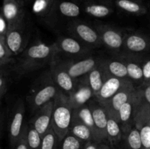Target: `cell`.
I'll return each instance as SVG.
<instances>
[{
    "label": "cell",
    "mask_w": 150,
    "mask_h": 149,
    "mask_svg": "<svg viewBox=\"0 0 150 149\" xmlns=\"http://www.w3.org/2000/svg\"><path fill=\"white\" fill-rule=\"evenodd\" d=\"M73 116L80 120L82 123H83L85 125L87 126L92 130L94 134V137H95V142L98 143V134H97L92 112L89 105H85L78 109L73 110Z\"/></svg>",
    "instance_id": "27"
},
{
    "label": "cell",
    "mask_w": 150,
    "mask_h": 149,
    "mask_svg": "<svg viewBox=\"0 0 150 149\" xmlns=\"http://www.w3.org/2000/svg\"><path fill=\"white\" fill-rule=\"evenodd\" d=\"M143 93V89H136L130 99L120 108L119 110V119L122 129L125 134L130 129V123L133 122L136 106Z\"/></svg>",
    "instance_id": "15"
},
{
    "label": "cell",
    "mask_w": 150,
    "mask_h": 149,
    "mask_svg": "<svg viewBox=\"0 0 150 149\" xmlns=\"http://www.w3.org/2000/svg\"><path fill=\"white\" fill-rule=\"evenodd\" d=\"M136 90L132 80L127 79L118 92L105 105H103L105 107L108 113L115 118L119 122V110L120 108L131 98Z\"/></svg>",
    "instance_id": "10"
},
{
    "label": "cell",
    "mask_w": 150,
    "mask_h": 149,
    "mask_svg": "<svg viewBox=\"0 0 150 149\" xmlns=\"http://www.w3.org/2000/svg\"><path fill=\"white\" fill-rule=\"evenodd\" d=\"M16 1H17L18 2L21 4V5L23 6V7H24L25 3H24V1H23V0H16Z\"/></svg>",
    "instance_id": "45"
},
{
    "label": "cell",
    "mask_w": 150,
    "mask_h": 149,
    "mask_svg": "<svg viewBox=\"0 0 150 149\" xmlns=\"http://www.w3.org/2000/svg\"><path fill=\"white\" fill-rule=\"evenodd\" d=\"M127 67V76L130 80L136 82L143 83V70H142V64L141 65L137 61L132 59H128L126 58L124 61Z\"/></svg>",
    "instance_id": "29"
},
{
    "label": "cell",
    "mask_w": 150,
    "mask_h": 149,
    "mask_svg": "<svg viewBox=\"0 0 150 149\" xmlns=\"http://www.w3.org/2000/svg\"><path fill=\"white\" fill-rule=\"evenodd\" d=\"M7 90V87L0 89V100H1V98H2V96L4 95V93H6Z\"/></svg>",
    "instance_id": "43"
},
{
    "label": "cell",
    "mask_w": 150,
    "mask_h": 149,
    "mask_svg": "<svg viewBox=\"0 0 150 149\" xmlns=\"http://www.w3.org/2000/svg\"><path fill=\"white\" fill-rule=\"evenodd\" d=\"M150 121V105L144 99L143 93L139 99L133 116V125L137 129H140Z\"/></svg>",
    "instance_id": "23"
},
{
    "label": "cell",
    "mask_w": 150,
    "mask_h": 149,
    "mask_svg": "<svg viewBox=\"0 0 150 149\" xmlns=\"http://www.w3.org/2000/svg\"><path fill=\"white\" fill-rule=\"evenodd\" d=\"M54 43L59 53H62L76 58L89 56L92 50V48L72 36L59 37Z\"/></svg>",
    "instance_id": "7"
},
{
    "label": "cell",
    "mask_w": 150,
    "mask_h": 149,
    "mask_svg": "<svg viewBox=\"0 0 150 149\" xmlns=\"http://www.w3.org/2000/svg\"><path fill=\"white\" fill-rule=\"evenodd\" d=\"M143 97L144 99L150 105V84L145 86L143 89Z\"/></svg>",
    "instance_id": "41"
},
{
    "label": "cell",
    "mask_w": 150,
    "mask_h": 149,
    "mask_svg": "<svg viewBox=\"0 0 150 149\" xmlns=\"http://www.w3.org/2000/svg\"><path fill=\"white\" fill-rule=\"evenodd\" d=\"M101 64L109 76H113L121 79H127L128 77L127 67L124 61L111 59H102Z\"/></svg>",
    "instance_id": "25"
},
{
    "label": "cell",
    "mask_w": 150,
    "mask_h": 149,
    "mask_svg": "<svg viewBox=\"0 0 150 149\" xmlns=\"http://www.w3.org/2000/svg\"><path fill=\"white\" fill-rule=\"evenodd\" d=\"M49 72L60 90L67 96L73 92L76 84V79L73 78L57 58L50 64Z\"/></svg>",
    "instance_id": "9"
},
{
    "label": "cell",
    "mask_w": 150,
    "mask_h": 149,
    "mask_svg": "<svg viewBox=\"0 0 150 149\" xmlns=\"http://www.w3.org/2000/svg\"><path fill=\"white\" fill-rule=\"evenodd\" d=\"M1 13L7 21L8 29L26 22L23 7L16 0H3Z\"/></svg>",
    "instance_id": "14"
},
{
    "label": "cell",
    "mask_w": 150,
    "mask_h": 149,
    "mask_svg": "<svg viewBox=\"0 0 150 149\" xmlns=\"http://www.w3.org/2000/svg\"><path fill=\"white\" fill-rule=\"evenodd\" d=\"M83 10L91 17L101 18L112 14L114 6L110 0H85Z\"/></svg>",
    "instance_id": "19"
},
{
    "label": "cell",
    "mask_w": 150,
    "mask_h": 149,
    "mask_svg": "<svg viewBox=\"0 0 150 149\" xmlns=\"http://www.w3.org/2000/svg\"><path fill=\"white\" fill-rule=\"evenodd\" d=\"M67 28L70 36L89 48H94L103 45L97 29L85 22L79 20H72L67 23Z\"/></svg>",
    "instance_id": "4"
},
{
    "label": "cell",
    "mask_w": 150,
    "mask_h": 149,
    "mask_svg": "<svg viewBox=\"0 0 150 149\" xmlns=\"http://www.w3.org/2000/svg\"><path fill=\"white\" fill-rule=\"evenodd\" d=\"M100 149H111L109 146L105 144H100Z\"/></svg>",
    "instance_id": "44"
},
{
    "label": "cell",
    "mask_w": 150,
    "mask_h": 149,
    "mask_svg": "<svg viewBox=\"0 0 150 149\" xmlns=\"http://www.w3.org/2000/svg\"><path fill=\"white\" fill-rule=\"evenodd\" d=\"M143 70V85L144 86L150 84V59H147L142 64Z\"/></svg>",
    "instance_id": "36"
},
{
    "label": "cell",
    "mask_w": 150,
    "mask_h": 149,
    "mask_svg": "<svg viewBox=\"0 0 150 149\" xmlns=\"http://www.w3.org/2000/svg\"><path fill=\"white\" fill-rule=\"evenodd\" d=\"M26 112L25 102L23 98L20 97L15 103L12 111L11 118L9 125V138L12 147L15 148L18 141L20 140L24 131V117Z\"/></svg>",
    "instance_id": "5"
},
{
    "label": "cell",
    "mask_w": 150,
    "mask_h": 149,
    "mask_svg": "<svg viewBox=\"0 0 150 149\" xmlns=\"http://www.w3.org/2000/svg\"><path fill=\"white\" fill-rule=\"evenodd\" d=\"M89 107L92 112L94 122L98 134V143H101L107 140V121H108V111L105 106L100 104L98 101L91 102Z\"/></svg>",
    "instance_id": "17"
},
{
    "label": "cell",
    "mask_w": 150,
    "mask_h": 149,
    "mask_svg": "<svg viewBox=\"0 0 150 149\" xmlns=\"http://www.w3.org/2000/svg\"><path fill=\"white\" fill-rule=\"evenodd\" d=\"M108 77L109 75L106 72L104 67H103L101 61L97 67H95L93 70H91L87 74L84 76L88 84L89 85L93 91L95 97L100 90L104 81Z\"/></svg>",
    "instance_id": "21"
},
{
    "label": "cell",
    "mask_w": 150,
    "mask_h": 149,
    "mask_svg": "<svg viewBox=\"0 0 150 149\" xmlns=\"http://www.w3.org/2000/svg\"><path fill=\"white\" fill-rule=\"evenodd\" d=\"M84 143V142L68 133L60 142L59 149H83Z\"/></svg>",
    "instance_id": "33"
},
{
    "label": "cell",
    "mask_w": 150,
    "mask_h": 149,
    "mask_svg": "<svg viewBox=\"0 0 150 149\" xmlns=\"http://www.w3.org/2000/svg\"><path fill=\"white\" fill-rule=\"evenodd\" d=\"M0 149H1V147H0Z\"/></svg>",
    "instance_id": "48"
},
{
    "label": "cell",
    "mask_w": 150,
    "mask_h": 149,
    "mask_svg": "<svg viewBox=\"0 0 150 149\" xmlns=\"http://www.w3.org/2000/svg\"><path fill=\"white\" fill-rule=\"evenodd\" d=\"M15 149H29L28 148L27 143H26V126H25L24 131L21 137L20 140L18 141L17 144L15 146Z\"/></svg>",
    "instance_id": "37"
},
{
    "label": "cell",
    "mask_w": 150,
    "mask_h": 149,
    "mask_svg": "<svg viewBox=\"0 0 150 149\" xmlns=\"http://www.w3.org/2000/svg\"><path fill=\"white\" fill-rule=\"evenodd\" d=\"M54 106V99L38 108L34 112L33 116L29 121L41 137H42L51 127Z\"/></svg>",
    "instance_id": "12"
},
{
    "label": "cell",
    "mask_w": 150,
    "mask_h": 149,
    "mask_svg": "<svg viewBox=\"0 0 150 149\" xmlns=\"http://www.w3.org/2000/svg\"><path fill=\"white\" fill-rule=\"evenodd\" d=\"M59 91V88L54 81L51 73L48 72L27 97L31 111L35 112L42 105L54 100Z\"/></svg>",
    "instance_id": "3"
},
{
    "label": "cell",
    "mask_w": 150,
    "mask_h": 149,
    "mask_svg": "<svg viewBox=\"0 0 150 149\" xmlns=\"http://www.w3.org/2000/svg\"><path fill=\"white\" fill-rule=\"evenodd\" d=\"M101 59L92 56L61 61L62 64L73 78L78 79L87 74L100 63Z\"/></svg>",
    "instance_id": "8"
},
{
    "label": "cell",
    "mask_w": 150,
    "mask_h": 149,
    "mask_svg": "<svg viewBox=\"0 0 150 149\" xmlns=\"http://www.w3.org/2000/svg\"><path fill=\"white\" fill-rule=\"evenodd\" d=\"M126 145L127 149H142L140 131L133 127L126 134Z\"/></svg>",
    "instance_id": "31"
},
{
    "label": "cell",
    "mask_w": 150,
    "mask_h": 149,
    "mask_svg": "<svg viewBox=\"0 0 150 149\" xmlns=\"http://www.w3.org/2000/svg\"><path fill=\"white\" fill-rule=\"evenodd\" d=\"M127 53H141L150 48V39L142 34L133 33L125 36L124 47Z\"/></svg>",
    "instance_id": "20"
},
{
    "label": "cell",
    "mask_w": 150,
    "mask_h": 149,
    "mask_svg": "<svg viewBox=\"0 0 150 149\" xmlns=\"http://www.w3.org/2000/svg\"><path fill=\"white\" fill-rule=\"evenodd\" d=\"M7 87V75L5 72L0 70V89Z\"/></svg>",
    "instance_id": "39"
},
{
    "label": "cell",
    "mask_w": 150,
    "mask_h": 149,
    "mask_svg": "<svg viewBox=\"0 0 150 149\" xmlns=\"http://www.w3.org/2000/svg\"><path fill=\"white\" fill-rule=\"evenodd\" d=\"M60 142L55 131L51 127L42 137L41 149H59Z\"/></svg>",
    "instance_id": "32"
},
{
    "label": "cell",
    "mask_w": 150,
    "mask_h": 149,
    "mask_svg": "<svg viewBox=\"0 0 150 149\" xmlns=\"http://www.w3.org/2000/svg\"><path fill=\"white\" fill-rule=\"evenodd\" d=\"M57 0H33L32 13L48 26H53L57 20Z\"/></svg>",
    "instance_id": "11"
},
{
    "label": "cell",
    "mask_w": 150,
    "mask_h": 149,
    "mask_svg": "<svg viewBox=\"0 0 150 149\" xmlns=\"http://www.w3.org/2000/svg\"><path fill=\"white\" fill-rule=\"evenodd\" d=\"M69 133L84 143L88 141H95V137L92 130L74 116L72 117Z\"/></svg>",
    "instance_id": "24"
},
{
    "label": "cell",
    "mask_w": 150,
    "mask_h": 149,
    "mask_svg": "<svg viewBox=\"0 0 150 149\" xmlns=\"http://www.w3.org/2000/svg\"><path fill=\"white\" fill-rule=\"evenodd\" d=\"M13 56L6 45L5 37L0 36V68L10 64L13 60Z\"/></svg>",
    "instance_id": "34"
},
{
    "label": "cell",
    "mask_w": 150,
    "mask_h": 149,
    "mask_svg": "<svg viewBox=\"0 0 150 149\" xmlns=\"http://www.w3.org/2000/svg\"><path fill=\"white\" fill-rule=\"evenodd\" d=\"M95 29L100 37L103 45L110 50L119 51L124 47L125 36L119 29L104 24L98 25Z\"/></svg>",
    "instance_id": "13"
},
{
    "label": "cell",
    "mask_w": 150,
    "mask_h": 149,
    "mask_svg": "<svg viewBox=\"0 0 150 149\" xmlns=\"http://www.w3.org/2000/svg\"><path fill=\"white\" fill-rule=\"evenodd\" d=\"M92 97H95L93 91L83 76L81 80L76 81L75 89L68 95L69 103L73 110L78 109L87 105L88 102Z\"/></svg>",
    "instance_id": "16"
},
{
    "label": "cell",
    "mask_w": 150,
    "mask_h": 149,
    "mask_svg": "<svg viewBox=\"0 0 150 149\" xmlns=\"http://www.w3.org/2000/svg\"><path fill=\"white\" fill-rule=\"evenodd\" d=\"M26 137L28 148L41 149L42 137L30 123L26 124Z\"/></svg>",
    "instance_id": "30"
},
{
    "label": "cell",
    "mask_w": 150,
    "mask_h": 149,
    "mask_svg": "<svg viewBox=\"0 0 150 149\" xmlns=\"http://www.w3.org/2000/svg\"><path fill=\"white\" fill-rule=\"evenodd\" d=\"M81 13V9L77 3L67 0H57V16L61 15L68 18H76L80 15Z\"/></svg>",
    "instance_id": "26"
},
{
    "label": "cell",
    "mask_w": 150,
    "mask_h": 149,
    "mask_svg": "<svg viewBox=\"0 0 150 149\" xmlns=\"http://www.w3.org/2000/svg\"><path fill=\"white\" fill-rule=\"evenodd\" d=\"M73 117V108L69 103L68 96L59 91L54 98V106L51 120V128L60 141L69 133Z\"/></svg>",
    "instance_id": "2"
},
{
    "label": "cell",
    "mask_w": 150,
    "mask_h": 149,
    "mask_svg": "<svg viewBox=\"0 0 150 149\" xmlns=\"http://www.w3.org/2000/svg\"><path fill=\"white\" fill-rule=\"evenodd\" d=\"M107 140L113 145L118 143L122 137V129L120 122L108 112L107 121Z\"/></svg>",
    "instance_id": "28"
},
{
    "label": "cell",
    "mask_w": 150,
    "mask_h": 149,
    "mask_svg": "<svg viewBox=\"0 0 150 149\" xmlns=\"http://www.w3.org/2000/svg\"><path fill=\"white\" fill-rule=\"evenodd\" d=\"M127 79L128 78L121 79L109 76L104 81L100 90L95 97V100L98 101L101 105H105L122 87Z\"/></svg>",
    "instance_id": "18"
},
{
    "label": "cell",
    "mask_w": 150,
    "mask_h": 149,
    "mask_svg": "<svg viewBox=\"0 0 150 149\" xmlns=\"http://www.w3.org/2000/svg\"><path fill=\"white\" fill-rule=\"evenodd\" d=\"M149 126H150V121H149Z\"/></svg>",
    "instance_id": "47"
},
{
    "label": "cell",
    "mask_w": 150,
    "mask_h": 149,
    "mask_svg": "<svg viewBox=\"0 0 150 149\" xmlns=\"http://www.w3.org/2000/svg\"><path fill=\"white\" fill-rule=\"evenodd\" d=\"M24 3H29L31 2V1H33V0H23Z\"/></svg>",
    "instance_id": "46"
},
{
    "label": "cell",
    "mask_w": 150,
    "mask_h": 149,
    "mask_svg": "<svg viewBox=\"0 0 150 149\" xmlns=\"http://www.w3.org/2000/svg\"><path fill=\"white\" fill-rule=\"evenodd\" d=\"M141 140L142 143V149H150V126L145 124L139 129Z\"/></svg>",
    "instance_id": "35"
},
{
    "label": "cell",
    "mask_w": 150,
    "mask_h": 149,
    "mask_svg": "<svg viewBox=\"0 0 150 149\" xmlns=\"http://www.w3.org/2000/svg\"><path fill=\"white\" fill-rule=\"evenodd\" d=\"M4 121H5V112L2 110H0V137H1L3 129H4Z\"/></svg>",
    "instance_id": "42"
},
{
    "label": "cell",
    "mask_w": 150,
    "mask_h": 149,
    "mask_svg": "<svg viewBox=\"0 0 150 149\" xmlns=\"http://www.w3.org/2000/svg\"><path fill=\"white\" fill-rule=\"evenodd\" d=\"M59 53L55 43L52 45L38 42L21 53V56L16 64V72L20 75L28 74L51 64Z\"/></svg>",
    "instance_id": "1"
},
{
    "label": "cell",
    "mask_w": 150,
    "mask_h": 149,
    "mask_svg": "<svg viewBox=\"0 0 150 149\" xmlns=\"http://www.w3.org/2000/svg\"><path fill=\"white\" fill-rule=\"evenodd\" d=\"M28 40L29 32L26 22L8 29L5 35L6 45L13 56L21 53L26 48Z\"/></svg>",
    "instance_id": "6"
},
{
    "label": "cell",
    "mask_w": 150,
    "mask_h": 149,
    "mask_svg": "<svg viewBox=\"0 0 150 149\" xmlns=\"http://www.w3.org/2000/svg\"><path fill=\"white\" fill-rule=\"evenodd\" d=\"M116 7L125 13L142 15L147 13V8L142 0H113Z\"/></svg>",
    "instance_id": "22"
},
{
    "label": "cell",
    "mask_w": 150,
    "mask_h": 149,
    "mask_svg": "<svg viewBox=\"0 0 150 149\" xmlns=\"http://www.w3.org/2000/svg\"><path fill=\"white\" fill-rule=\"evenodd\" d=\"M7 30H8V26H7V21L0 12V36L5 37Z\"/></svg>",
    "instance_id": "38"
},
{
    "label": "cell",
    "mask_w": 150,
    "mask_h": 149,
    "mask_svg": "<svg viewBox=\"0 0 150 149\" xmlns=\"http://www.w3.org/2000/svg\"><path fill=\"white\" fill-rule=\"evenodd\" d=\"M83 149H100V148L99 143L95 141H88L84 143Z\"/></svg>",
    "instance_id": "40"
}]
</instances>
